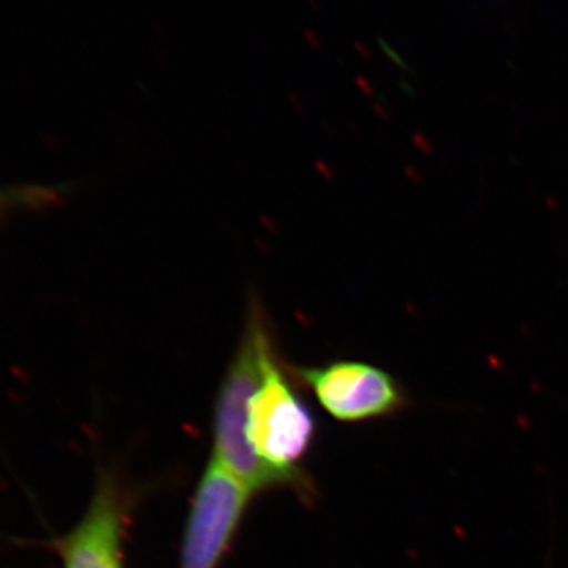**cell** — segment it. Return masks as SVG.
Returning <instances> with one entry per match:
<instances>
[{"mask_svg":"<svg viewBox=\"0 0 568 568\" xmlns=\"http://www.w3.org/2000/svg\"><path fill=\"white\" fill-rule=\"evenodd\" d=\"M37 190L32 189H2L0 190V219L14 209L24 207L26 204L36 203Z\"/></svg>","mask_w":568,"mask_h":568,"instance_id":"8992f818","label":"cell"},{"mask_svg":"<svg viewBox=\"0 0 568 568\" xmlns=\"http://www.w3.org/2000/svg\"><path fill=\"white\" fill-rule=\"evenodd\" d=\"M313 392L325 413L342 424L398 416L409 406L405 387L386 369L366 362L338 361L316 368H290Z\"/></svg>","mask_w":568,"mask_h":568,"instance_id":"3957f363","label":"cell"},{"mask_svg":"<svg viewBox=\"0 0 568 568\" xmlns=\"http://www.w3.org/2000/svg\"><path fill=\"white\" fill-rule=\"evenodd\" d=\"M278 357L274 334L263 306L252 302L237 353L227 366L213 413V457L234 474L253 495L275 488H291L304 499L313 496L312 480L305 474L280 473L265 466L246 443L248 403L260 387L268 364Z\"/></svg>","mask_w":568,"mask_h":568,"instance_id":"6da1fadb","label":"cell"},{"mask_svg":"<svg viewBox=\"0 0 568 568\" xmlns=\"http://www.w3.org/2000/svg\"><path fill=\"white\" fill-rule=\"evenodd\" d=\"M253 496L252 489L212 455L194 493L179 568H219Z\"/></svg>","mask_w":568,"mask_h":568,"instance_id":"277c9868","label":"cell"},{"mask_svg":"<svg viewBox=\"0 0 568 568\" xmlns=\"http://www.w3.org/2000/svg\"><path fill=\"white\" fill-rule=\"evenodd\" d=\"M126 504L118 481L100 477L88 511L65 536L52 541L63 568H123Z\"/></svg>","mask_w":568,"mask_h":568,"instance_id":"5b68a950","label":"cell"},{"mask_svg":"<svg viewBox=\"0 0 568 568\" xmlns=\"http://www.w3.org/2000/svg\"><path fill=\"white\" fill-rule=\"evenodd\" d=\"M246 443L265 466L284 474H305L301 462L316 436V420L291 384L290 366L280 357L268 364L246 410Z\"/></svg>","mask_w":568,"mask_h":568,"instance_id":"7a4b0ae2","label":"cell"}]
</instances>
